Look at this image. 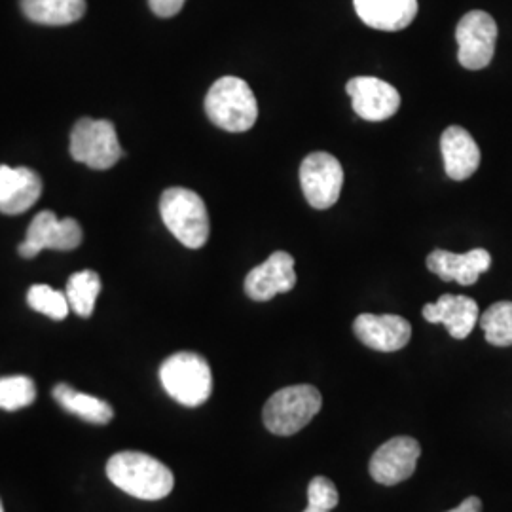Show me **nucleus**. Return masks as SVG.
Instances as JSON below:
<instances>
[{"mask_svg":"<svg viewBox=\"0 0 512 512\" xmlns=\"http://www.w3.org/2000/svg\"><path fill=\"white\" fill-rule=\"evenodd\" d=\"M27 304L54 321H63L71 311L67 294L55 291L50 285H33L27 293Z\"/></svg>","mask_w":512,"mask_h":512,"instance_id":"obj_24","label":"nucleus"},{"mask_svg":"<svg viewBox=\"0 0 512 512\" xmlns=\"http://www.w3.org/2000/svg\"><path fill=\"white\" fill-rule=\"evenodd\" d=\"M448 512H482V501H480L478 497H475V495H471V497H467L459 507Z\"/></svg>","mask_w":512,"mask_h":512,"instance_id":"obj_27","label":"nucleus"},{"mask_svg":"<svg viewBox=\"0 0 512 512\" xmlns=\"http://www.w3.org/2000/svg\"><path fill=\"white\" fill-rule=\"evenodd\" d=\"M480 327L492 346H512V302H495L480 317Z\"/></svg>","mask_w":512,"mask_h":512,"instance_id":"obj_22","label":"nucleus"},{"mask_svg":"<svg viewBox=\"0 0 512 512\" xmlns=\"http://www.w3.org/2000/svg\"><path fill=\"white\" fill-rule=\"evenodd\" d=\"M107 475L116 488L143 501L164 499L175 486L171 469L143 452L114 454L107 463Z\"/></svg>","mask_w":512,"mask_h":512,"instance_id":"obj_1","label":"nucleus"},{"mask_svg":"<svg viewBox=\"0 0 512 512\" xmlns=\"http://www.w3.org/2000/svg\"><path fill=\"white\" fill-rule=\"evenodd\" d=\"M323 397L313 385H291L275 391L264 404L262 420L270 433L291 437L304 429L321 410Z\"/></svg>","mask_w":512,"mask_h":512,"instance_id":"obj_4","label":"nucleus"},{"mask_svg":"<svg viewBox=\"0 0 512 512\" xmlns=\"http://www.w3.org/2000/svg\"><path fill=\"white\" fill-rule=\"evenodd\" d=\"M456 40L461 67L469 71L486 69L494 59L497 23L488 12L473 10L459 19Z\"/></svg>","mask_w":512,"mask_h":512,"instance_id":"obj_7","label":"nucleus"},{"mask_svg":"<svg viewBox=\"0 0 512 512\" xmlns=\"http://www.w3.org/2000/svg\"><path fill=\"white\" fill-rule=\"evenodd\" d=\"M446 175L454 181H467L480 165V148L473 135L461 126H450L440 137Z\"/></svg>","mask_w":512,"mask_h":512,"instance_id":"obj_17","label":"nucleus"},{"mask_svg":"<svg viewBox=\"0 0 512 512\" xmlns=\"http://www.w3.org/2000/svg\"><path fill=\"white\" fill-rule=\"evenodd\" d=\"M21 10L40 25H71L84 18L86 0H21Z\"/></svg>","mask_w":512,"mask_h":512,"instance_id":"obj_20","label":"nucleus"},{"mask_svg":"<svg viewBox=\"0 0 512 512\" xmlns=\"http://www.w3.org/2000/svg\"><path fill=\"white\" fill-rule=\"evenodd\" d=\"M122 154L124 152L116 129L109 120L82 118L71 131V156L74 162L103 171L118 164Z\"/></svg>","mask_w":512,"mask_h":512,"instance_id":"obj_6","label":"nucleus"},{"mask_svg":"<svg viewBox=\"0 0 512 512\" xmlns=\"http://www.w3.org/2000/svg\"><path fill=\"white\" fill-rule=\"evenodd\" d=\"M54 399L69 414H73V416L80 418V420L97 423V425L109 423L112 420V416H114L112 406L107 401H101V399L92 397V395L80 393L71 385H55Z\"/></svg>","mask_w":512,"mask_h":512,"instance_id":"obj_19","label":"nucleus"},{"mask_svg":"<svg viewBox=\"0 0 512 512\" xmlns=\"http://www.w3.org/2000/svg\"><path fill=\"white\" fill-rule=\"evenodd\" d=\"M186 0H148L150 10L158 16V18H173L183 10Z\"/></svg>","mask_w":512,"mask_h":512,"instance_id":"obj_26","label":"nucleus"},{"mask_svg":"<svg viewBox=\"0 0 512 512\" xmlns=\"http://www.w3.org/2000/svg\"><path fill=\"white\" fill-rule=\"evenodd\" d=\"M304 512H330V511H325V509H319V507H311V505H308V507H306V511Z\"/></svg>","mask_w":512,"mask_h":512,"instance_id":"obj_28","label":"nucleus"},{"mask_svg":"<svg viewBox=\"0 0 512 512\" xmlns=\"http://www.w3.org/2000/svg\"><path fill=\"white\" fill-rule=\"evenodd\" d=\"M340 495L327 476H315L308 486V505L325 511L336 509Z\"/></svg>","mask_w":512,"mask_h":512,"instance_id":"obj_25","label":"nucleus"},{"mask_svg":"<svg viewBox=\"0 0 512 512\" xmlns=\"http://www.w3.org/2000/svg\"><path fill=\"white\" fill-rule=\"evenodd\" d=\"M421 456L420 442L412 437H395L382 444L370 459V476L384 486L401 484L416 473Z\"/></svg>","mask_w":512,"mask_h":512,"instance_id":"obj_10","label":"nucleus"},{"mask_svg":"<svg viewBox=\"0 0 512 512\" xmlns=\"http://www.w3.org/2000/svg\"><path fill=\"white\" fill-rule=\"evenodd\" d=\"M205 112L217 128L230 133L249 131L258 118L255 93L238 76H224L207 92Z\"/></svg>","mask_w":512,"mask_h":512,"instance_id":"obj_2","label":"nucleus"},{"mask_svg":"<svg viewBox=\"0 0 512 512\" xmlns=\"http://www.w3.org/2000/svg\"><path fill=\"white\" fill-rule=\"evenodd\" d=\"M42 179L29 167L0 165V213L21 215L38 202Z\"/></svg>","mask_w":512,"mask_h":512,"instance_id":"obj_14","label":"nucleus"},{"mask_svg":"<svg viewBox=\"0 0 512 512\" xmlns=\"http://www.w3.org/2000/svg\"><path fill=\"white\" fill-rule=\"evenodd\" d=\"M101 293V277L93 270H82L67 281V300L71 310L80 317H92L97 296Z\"/></svg>","mask_w":512,"mask_h":512,"instance_id":"obj_21","label":"nucleus"},{"mask_svg":"<svg viewBox=\"0 0 512 512\" xmlns=\"http://www.w3.org/2000/svg\"><path fill=\"white\" fill-rule=\"evenodd\" d=\"M0 512H4V507H2V501H0Z\"/></svg>","mask_w":512,"mask_h":512,"instance_id":"obj_29","label":"nucleus"},{"mask_svg":"<svg viewBox=\"0 0 512 512\" xmlns=\"http://www.w3.org/2000/svg\"><path fill=\"white\" fill-rule=\"evenodd\" d=\"M300 184L313 209H329L340 200L344 169L329 152H313L300 165Z\"/></svg>","mask_w":512,"mask_h":512,"instance_id":"obj_8","label":"nucleus"},{"mask_svg":"<svg viewBox=\"0 0 512 512\" xmlns=\"http://www.w3.org/2000/svg\"><path fill=\"white\" fill-rule=\"evenodd\" d=\"M160 382L173 401L194 408L211 397L213 372L202 355L181 351L162 363Z\"/></svg>","mask_w":512,"mask_h":512,"instance_id":"obj_5","label":"nucleus"},{"mask_svg":"<svg viewBox=\"0 0 512 512\" xmlns=\"http://www.w3.org/2000/svg\"><path fill=\"white\" fill-rule=\"evenodd\" d=\"M294 285V258L285 251H275L245 277V293L255 302H268L277 294L289 293Z\"/></svg>","mask_w":512,"mask_h":512,"instance_id":"obj_12","label":"nucleus"},{"mask_svg":"<svg viewBox=\"0 0 512 512\" xmlns=\"http://www.w3.org/2000/svg\"><path fill=\"white\" fill-rule=\"evenodd\" d=\"M353 110L366 122H384L397 114L401 93L374 76H355L346 86Z\"/></svg>","mask_w":512,"mask_h":512,"instance_id":"obj_11","label":"nucleus"},{"mask_svg":"<svg viewBox=\"0 0 512 512\" xmlns=\"http://www.w3.org/2000/svg\"><path fill=\"white\" fill-rule=\"evenodd\" d=\"M361 21L378 31H403L418 16V0H353Z\"/></svg>","mask_w":512,"mask_h":512,"instance_id":"obj_18","label":"nucleus"},{"mask_svg":"<svg viewBox=\"0 0 512 512\" xmlns=\"http://www.w3.org/2000/svg\"><path fill=\"white\" fill-rule=\"evenodd\" d=\"M37 399L35 382L27 376H4L0 378V408L16 412Z\"/></svg>","mask_w":512,"mask_h":512,"instance_id":"obj_23","label":"nucleus"},{"mask_svg":"<svg viewBox=\"0 0 512 512\" xmlns=\"http://www.w3.org/2000/svg\"><path fill=\"white\" fill-rule=\"evenodd\" d=\"M160 215L167 230L188 249H202L211 224L202 198L188 188H167L160 198Z\"/></svg>","mask_w":512,"mask_h":512,"instance_id":"obj_3","label":"nucleus"},{"mask_svg":"<svg viewBox=\"0 0 512 512\" xmlns=\"http://www.w3.org/2000/svg\"><path fill=\"white\" fill-rule=\"evenodd\" d=\"M423 317L429 323H442L452 338H467L478 321V304L463 294H442L435 304L423 308Z\"/></svg>","mask_w":512,"mask_h":512,"instance_id":"obj_16","label":"nucleus"},{"mask_svg":"<svg viewBox=\"0 0 512 512\" xmlns=\"http://www.w3.org/2000/svg\"><path fill=\"white\" fill-rule=\"evenodd\" d=\"M355 336L365 344L366 348L376 351H399L412 338V327L401 315H374L363 313L353 323Z\"/></svg>","mask_w":512,"mask_h":512,"instance_id":"obj_13","label":"nucleus"},{"mask_svg":"<svg viewBox=\"0 0 512 512\" xmlns=\"http://www.w3.org/2000/svg\"><path fill=\"white\" fill-rule=\"evenodd\" d=\"M82 243V228L74 219H57L52 211L38 213L29 224L25 241L19 243V255L35 258L44 249L73 251Z\"/></svg>","mask_w":512,"mask_h":512,"instance_id":"obj_9","label":"nucleus"},{"mask_svg":"<svg viewBox=\"0 0 512 512\" xmlns=\"http://www.w3.org/2000/svg\"><path fill=\"white\" fill-rule=\"evenodd\" d=\"M492 266V256L486 249H473L465 255L437 249L427 256V268L442 281H456L463 287L475 285L478 277Z\"/></svg>","mask_w":512,"mask_h":512,"instance_id":"obj_15","label":"nucleus"}]
</instances>
